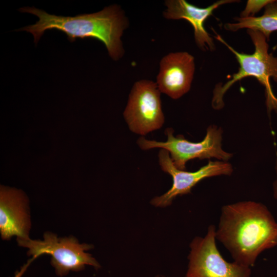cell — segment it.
<instances>
[{"instance_id": "obj_13", "label": "cell", "mask_w": 277, "mask_h": 277, "mask_svg": "<svg viewBox=\"0 0 277 277\" xmlns=\"http://www.w3.org/2000/svg\"><path fill=\"white\" fill-rule=\"evenodd\" d=\"M272 0H248L246 7L241 13V17H253L254 14L259 12Z\"/></svg>"}, {"instance_id": "obj_14", "label": "cell", "mask_w": 277, "mask_h": 277, "mask_svg": "<svg viewBox=\"0 0 277 277\" xmlns=\"http://www.w3.org/2000/svg\"><path fill=\"white\" fill-rule=\"evenodd\" d=\"M275 169L276 174V178L273 184V196L277 199V159L275 162Z\"/></svg>"}, {"instance_id": "obj_1", "label": "cell", "mask_w": 277, "mask_h": 277, "mask_svg": "<svg viewBox=\"0 0 277 277\" xmlns=\"http://www.w3.org/2000/svg\"><path fill=\"white\" fill-rule=\"evenodd\" d=\"M215 237L234 261L251 267L263 251L277 245V222L261 203L226 205L221 209Z\"/></svg>"}, {"instance_id": "obj_4", "label": "cell", "mask_w": 277, "mask_h": 277, "mask_svg": "<svg viewBox=\"0 0 277 277\" xmlns=\"http://www.w3.org/2000/svg\"><path fill=\"white\" fill-rule=\"evenodd\" d=\"M18 244L28 248L27 254L36 258L42 254L51 256V264L55 272L60 276L67 275L70 271H79L85 265H90L96 269L100 266L92 255L85 252L93 248L92 245L80 244L73 236L58 238L53 233L46 232L44 240H33L17 238Z\"/></svg>"}, {"instance_id": "obj_8", "label": "cell", "mask_w": 277, "mask_h": 277, "mask_svg": "<svg viewBox=\"0 0 277 277\" xmlns=\"http://www.w3.org/2000/svg\"><path fill=\"white\" fill-rule=\"evenodd\" d=\"M158 156L162 170L172 176L173 183L171 188L165 193L151 200V204L156 207L170 205L177 196L190 193L192 188L205 178L230 175L233 172L232 165L225 161H209L197 171L189 172L177 168L166 150H160Z\"/></svg>"}, {"instance_id": "obj_10", "label": "cell", "mask_w": 277, "mask_h": 277, "mask_svg": "<svg viewBox=\"0 0 277 277\" xmlns=\"http://www.w3.org/2000/svg\"><path fill=\"white\" fill-rule=\"evenodd\" d=\"M28 199L24 193L15 188L1 186L0 232L3 240L29 238L30 228Z\"/></svg>"}, {"instance_id": "obj_12", "label": "cell", "mask_w": 277, "mask_h": 277, "mask_svg": "<svg viewBox=\"0 0 277 277\" xmlns=\"http://www.w3.org/2000/svg\"><path fill=\"white\" fill-rule=\"evenodd\" d=\"M264 8L262 16L236 17L234 20L236 23H226L223 27L226 30L233 32L243 28L258 31L269 41L271 33L277 31V1L272 0Z\"/></svg>"}, {"instance_id": "obj_6", "label": "cell", "mask_w": 277, "mask_h": 277, "mask_svg": "<svg viewBox=\"0 0 277 277\" xmlns=\"http://www.w3.org/2000/svg\"><path fill=\"white\" fill-rule=\"evenodd\" d=\"M215 231L211 225L204 237L191 242L186 277H250V267L223 258L216 245Z\"/></svg>"}, {"instance_id": "obj_2", "label": "cell", "mask_w": 277, "mask_h": 277, "mask_svg": "<svg viewBox=\"0 0 277 277\" xmlns=\"http://www.w3.org/2000/svg\"><path fill=\"white\" fill-rule=\"evenodd\" d=\"M19 11L38 17L35 24L19 29L32 34L36 44L45 31L55 29L65 33L71 42L78 38L99 40L105 45L109 55L114 60H118L123 54L121 37L126 27L127 21L122 11L116 5L106 7L96 13L73 17L50 14L34 7H23Z\"/></svg>"}, {"instance_id": "obj_7", "label": "cell", "mask_w": 277, "mask_h": 277, "mask_svg": "<svg viewBox=\"0 0 277 277\" xmlns=\"http://www.w3.org/2000/svg\"><path fill=\"white\" fill-rule=\"evenodd\" d=\"M160 91L148 80L136 82L129 95L124 116L130 130L145 135L160 129L164 123Z\"/></svg>"}, {"instance_id": "obj_11", "label": "cell", "mask_w": 277, "mask_h": 277, "mask_svg": "<svg viewBox=\"0 0 277 277\" xmlns=\"http://www.w3.org/2000/svg\"><path fill=\"white\" fill-rule=\"evenodd\" d=\"M238 2L240 1L220 0L207 7L200 8L185 0H169L165 2L167 8L164 12V15L167 19H184L188 21L193 28L197 46L204 50L212 51L215 47L212 38L205 28V21L221 5Z\"/></svg>"}, {"instance_id": "obj_15", "label": "cell", "mask_w": 277, "mask_h": 277, "mask_svg": "<svg viewBox=\"0 0 277 277\" xmlns=\"http://www.w3.org/2000/svg\"><path fill=\"white\" fill-rule=\"evenodd\" d=\"M157 277H160V276H157Z\"/></svg>"}, {"instance_id": "obj_9", "label": "cell", "mask_w": 277, "mask_h": 277, "mask_svg": "<svg viewBox=\"0 0 277 277\" xmlns=\"http://www.w3.org/2000/svg\"><path fill=\"white\" fill-rule=\"evenodd\" d=\"M195 70L194 59L186 52L170 53L160 63L157 85L160 92L173 99L189 91Z\"/></svg>"}, {"instance_id": "obj_5", "label": "cell", "mask_w": 277, "mask_h": 277, "mask_svg": "<svg viewBox=\"0 0 277 277\" xmlns=\"http://www.w3.org/2000/svg\"><path fill=\"white\" fill-rule=\"evenodd\" d=\"M173 132V130L171 128L166 129L165 134L167 136L166 142L148 140L141 137L137 143L144 150L155 148L166 150L169 152L174 166L180 170H184L186 163L191 160L213 157L226 162L232 156V154L222 149L223 130L216 126L208 127L205 137L200 142H190L182 135L175 137Z\"/></svg>"}, {"instance_id": "obj_3", "label": "cell", "mask_w": 277, "mask_h": 277, "mask_svg": "<svg viewBox=\"0 0 277 277\" xmlns=\"http://www.w3.org/2000/svg\"><path fill=\"white\" fill-rule=\"evenodd\" d=\"M247 33L254 46V51L251 54L239 52L215 33L214 38L234 54L240 67L238 72L234 73L229 81L223 85H216L213 90L212 106L215 109H221L224 105V95L231 86L245 77L252 76L257 79L265 88L268 113L272 110L277 113V97L273 94L270 83V78L277 83V57L268 53L269 45L264 34L250 29H247Z\"/></svg>"}]
</instances>
